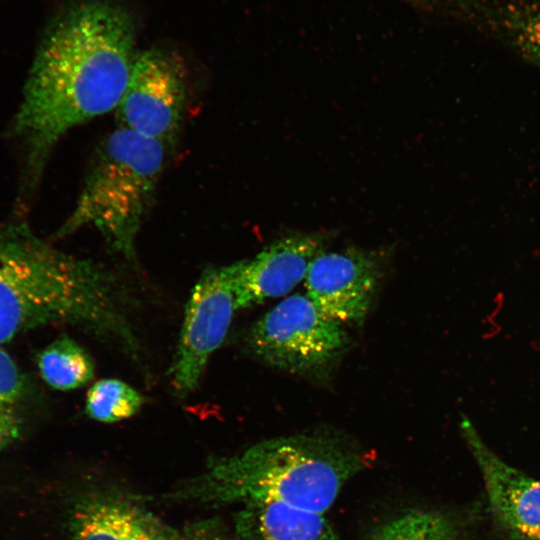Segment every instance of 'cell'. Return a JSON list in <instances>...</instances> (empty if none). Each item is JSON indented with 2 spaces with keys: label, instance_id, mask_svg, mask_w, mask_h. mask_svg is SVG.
I'll return each instance as SVG.
<instances>
[{
  "label": "cell",
  "instance_id": "1",
  "mask_svg": "<svg viewBox=\"0 0 540 540\" xmlns=\"http://www.w3.org/2000/svg\"><path fill=\"white\" fill-rule=\"evenodd\" d=\"M134 44L130 14L102 0L74 6L50 29L12 124L13 135L24 148L29 189L68 131L116 110L136 55Z\"/></svg>",
  "mask_w": 540,
  "mask_h": 540
},
{
  "label": "cell",
  "instance_id": "2",
  "mask_svg": "<svg viewBox=\"0 0 540 540\" xmlns=\"http://www.w3.org/2000/svg\"><path fill=\"white\" fill-rule=\"evenodd\" d=\"M125 302L116 277L99 263L55 248L25 224L0 228V345L66 323L138 360L140 345Z\"/></svg>",
  "mask_w": 540,
  "mask_h": 540
},
{
  "label": "cell",
  "instance_id": "3",
  "mask_svg": "<svg viewBox=\"0 0 540 540\" xmlns=\"http://www.w3.org/2000/svg\"><path fill=\"white\" fill-rule=\"evenodd\" d=\"M365 464L356 445L321 432L258 443L227 460L221 473L231 497L246 504L279 502L324 513Z\"/></svg>",
  "mask_w": 540,
  "mask_h": 540
},
{
  "label": "cell",
  "instance_id": "4",
  "mask_svg": "<svg viewBox=\"0 0 540 540\" xmlns=\"http://www.w3.org/2000/svg\"><path fill=\"white\" fill-rule=\"evenodd\" d=\"M169 150L118 126L101 142L74 209L56 238L83 227L97 230L117 255L133 262L136 239L156 196Z\"/></svg>",
  "mask_w": 540,
  "mask_h": 540
},
{
  "label": "cell",
  "instance_id": "5",
  "mask_svg": "<svg viewBox=\"0 0 540 540\" xmlns=\"http://www.w3.org/2000/svg\"><path fill=\"white\" fill-rule=\"evenodd\" d=\"M247 346L266 364L299 375L324 372L347 350L342 324L325 315L307 296L295 294L260 317Z\"/></svg>",
  "mask_w": 540,
  "mask_h": 540
},
{
  "label": "cell",
  "instance_id": "6",
  "mask_svg": "<svg viewBox=\"0 0 540 540\" xmlns=\"http://www.w3.org/2000/svg\"><path fill=\"white\" fill-rule=\"evenodd\" d=\"M236 275V262L206 268L191 292L168 372L174 391L181 397L198 386L210 356L223 343L239 309Z\"/></svg>",
  "mask_w": 540,
  "mask_h": 540
},
{
  "label": "cell",
  "instance_id": "7",
  "mask_svg": "<svg viewBox=\"0 0 540 540\" xmlns=\"http://www.w3.org/2000/svg\"><path fill=\"white\" fill-rule=\"evenodd\" d=\"M187 85L179 60L160 49L136 53L116 108L118 126L161 142L170 151L180 134Z\"/></svg>",
  "mask_w": 540,
  "mask_h": 540
},
{
  "label": "cell",
  "instance_id": "8",
  "mask_svg": "<svg viewBox=\"0 0 540 540\" xmlns=\"http://www.w3.org/2000/svg\"><path fill=\"white\" fill-rule=\"evenodd\" d=\"M460 431L481 472L495 522L512 540H540V480L501 459L465 415Z\"/></svg>",
  "mask_w": 540,
  "mask_h": 540
},
{
  "label": "cell",
  "instance_id": "9",
  "mask_svg": "<svg viewBox=\"0 0 540 540\" xmlns=\"http://www.w3.org/2000/svg\"><path fill=\"white\" fill-rule=\"evenodd\" d=\"M382 270L377 252L349 248L321 252L305 277L307 296L337 322L361 324L372 303Z\"/></svg>",
  "mask_w": 540,
  "mask_h": 540
},
{
  "label": "cell",
  "instance_id": "10",
  "mask_svg": "<svg viewBox=\"0 0 540 540\" xmlns=\"http://www.w3.org/2000/svg\"><path fill=\"white\" fill-rule=\"evenodd\" d=\"M324 245V236L317 233L290 235L275 240L252 259L237 261L239 309L291 291L305 280Z\"/></svg>",
  "mask_w": 540,
  "mask_h": 540
},
{
  "label": "cell",
  "instance_id": "11",
  "mask_svg": "<svg viewBox=\"0 0 540 540\" xmlns=\"http://www.w3.org/2000/svg\"><path fill=\"white\" fill-rule=\"evenodd\" d=\"M72 540H168L155 517L124 500L99 498L77 505Z\"/></svg>",
  "mask_w": 540,
  "mask_h": 540
},
{
  "label": "cell",
  "instance_id": "12",
  "mask_svg": "<svg viewBox=\"0 0 540 540\" xmlns=\"http://www.w3.org/2000/svg\"><path fill=\"white\" fill-rule=\"evenodd\" d=\"M323 514L279 502L249 503L238 530L243 540H341Z\"/></svg>",
  "mask_w": 540,
  "mask_h": 540
},
{
  "label": "cell",
  "instance_id": "13",
  "mask_svg": "<svg viewBox=\"0 0 540 540\" xmlns=\"http://www.w3.org/2000/svg\"><path fill=\"white\" fill-rule=\"evenodd\" d=\"M43 380L52 388L68 391L86 385L95 373L90 354L68 336H61L37 356Z\"/></svg>",
  "mask_w": 540,
  "mask_h": 540
},
{
  "label": "cell",
  "instance_id": "14",
  "mask_svg": "<svg viewBox=\"0 0 540 540\" xmlns=\"http://www.w3.org/2000/svg\"><path fill=\"white\" fill-rule=\"evenodd\" d=\"M368 540H462V535L450 516L414 509L380 525Z\"/></svg>",
  "mask_w": 540,
  "mask_h": 540
},
{
  "label": "cell",
  "instance_id": "15",
  "mask_svg": "<svg viewBox=\"0 0 540 540\" xmlns=\"http://www.w3.org/2000/svg\"><path fill=\"white\" fill-rule=\"evenodd\" d=\"M27 396L23 374L0 347V452L20 436Z\"/></svg>",
  "mask_w": 540,
  "mask_h": 540
},
{
  "label": "cell",
  "instance_id": "16",
  "mask_svg": "<svg viewBox=\"0 0 540 540\" xmlns=\"http://www.w3.org/2000/svg\"><path fill=\"white\" fill-rule=\"evenodd\" d=\"M141 394L118 379H102L87 392L86 414L96 421L113 423L134 416L141 408Z\"/></svg>",
  "mask_w": 540,
  "mask_h": 540
},
{
  "label": "cell",
  "instance_id": "17",
  "mask_svg": "<svg viewBox=\"0 0 540 540\" xmlns=\"http://www.w3.org/2000/svg\"><path fill=\"white\" fill-rule=\"evenodd\" d=\"M529 20L527 26L512 28L510 33L518 50L540 66V14Z\"/></svg>",
  "mask_w": 540,
  "mask_h": 540
},
{
  "label": "cell",
  "instance_id": "18",
  "mask_svg": "<svg viewBox=\"0 0 540 540\" xmlns=\"http://www.w3.org/2000/svg\"><path fill=\"white\" fill-rule=\"evenodd\" d=\"M170 540H227L219 531L207 525L188 528Z\"/></svg>",
  "mask_w": 540,
  "mask_h": 540
}]
</instances>
